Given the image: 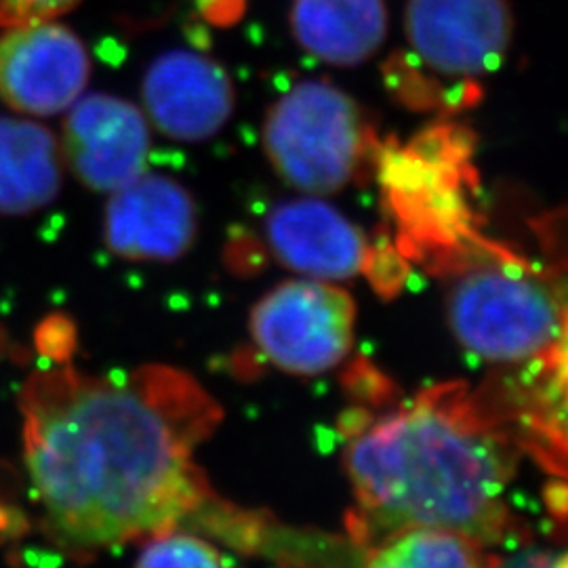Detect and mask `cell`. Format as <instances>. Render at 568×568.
Segmentation results:
<instances>
[{
  "mask_svg": "<svg viewBox=\"0 0 568 568\" xmlns=\"http://www.w3.org/2000/svg\"><path fill=\"white\" fill-rule=\"evenodd\" d=\"M265 154L284 182L307 194H333L358 173L373 133L361 105L335 84H293L265 116Z\"/></svg>",
  "mask_w": 568,
  "mask_h": 568,
  "instance_id": "obj_4",
  "label": "cell"
},
{
  "mask_svg": "<svg viewBox=\"0 0 568 568\" xmlns=\"http://www.w3.org/2000/svg\"><path fill=\"white\" fill-rule=\"evenodd\" d=\"M265 239L281 264L316 281H345L366 265L365 234L344 215L314 199L272 209Z\"/></svg>",
  "mask_w": 568,
  "mask_h": 568,
  "instance_id": "obj_12",
  "label": "cell"
},
{
  "mask_svg": "<svg viewBox=\"0 0 568 568\" xmlns=\"http://www.w3.org/2000/svg\"><path fill=\"white\" fill-rule=\"evenodd\" d=\"M79 0H0V28L55 20Z\"/></svg>",
  "mask_w": 568,
  "mask_h": 568,
  "instance_id": "obj_17",
  "label": "cell"
},
{
  "mask_svg": "<svg viewBox=\"0 0 568 568\" xmlns=\"http://www.w3.org/2000/svg\"><path fill=\"white\" fill-rule=\"evenodd\" d=\"M20 413L44 527L70 548L145 541L213 497L194 453L224 413L182 368L37 371L21 387Z\"/></svg>",
  "mask_w": 568,
  "mask_h": 568,
  "instance_id": "obj_1",
  "label": "cell"
},
{
  "mask_svg": "<svg viewBox=\"0 0 568 568\" xmlns=\"http://www.w3.org/2000/svg\"><path fill=\"white\" fill-rule=\"evenodd\" d=\"M224 554L201 537L171 528L143 541L138 567H222Z\"/></svg>",
  "mask_w": 568,
  "mask_h": 568,
  "instance_id": "obj_16",
  "label": "cell"
},
{
  "mask_svg": "<svg viewBox=\"0 0 568 568\" xmlns=\"http://www.w3.org/2000/svg\"><path fill=\"white\" fill-rule=\"evenodd\" d=\"M447 310L459 344L497 365L546 356L568 333V304L558 284L495 248L474 251L455 272Z\"/></svg>",
  "mask_w": 568,
  "mask_h": 568,
  "instance_id": "obj_3",
  "label": "cell"
},
{
  "mask_svg": "<svg viewBox=\"0 0 568 568\" xmlns=\"http://www.w3.org/2000/svg\"><path fill=\"white\" fill-rule=\"evenodd\" d=\"M352 297L321 281H291L251 312V333L265 358L283 371L318 375L344 363L354 344Z\"/></svg>",
  "mask_w": 568,
  "mask_h": 568,
  "instance_id": "obj_6",
  "label": "cell"
},
{
  "mask_svg": "<svg viewBox=\"0 0 568 568\" xmlns=\"http://www.w3.org/2000/svg\"><path fill=\"white\" fill-rule=\"evenodd\" d=\"M89 74L81 39L51 20L0 37V98L18 112L60 114L81 98Z\"/></svg>",
  "mask_w": 568,
  "mask_h": 568,
  "instance_id": "obj_8",
  "label": "cell"
},
{
  "mask_svg": "<svg viewBox=\"0 0 568 568\" xmlns=\"http://www.w3.org/2000/svg\"><path fill=\"white\" fill-rule=\"evenodd\" d=\"M143 105L159 131L180 142H203L234 112L224 68L192 51H169L143 77Z\"/></svg>",
  "mask_w": 568,
  "mask_h": 568,
  "instance_id": "obj_11",
  "label": "cell"
},
{
  "mask_svg": "<svg viewBox=\"0 0 568 568\" xmlns=\"http://www.w3.org/2000/svg\"><path fill=\"white\" fill-rule=\"evenodd\" d=\"M61 156L49 129L0 119V213L28 215L60 194Z\"/></svg>",
  "mask_w": 568,
  "mask_h": 568,
  "instance_id": "obj_14",
  "label": "cell"
},
{
  "mask_svg": "<svg viewBox=\"0 0 568 568\" xmlns=\"http://www.w3.org/2000/svg\"><path fill=\"white\" fill-rule=\"evenodd\" d=\"M345 466L366 520L386 535L445 528L488 544L508 527V448L436 403L365 429L347 448Z\"/></svg>",
  "mask_w": 568,
  "mask_h": 568,
  "instance_id": "obj_2",
  "label": "cell"
},
{
  "mask_svg": "<svg viewBox=\"0 0 568 568\" xmlns=\"http://www.w3.org/2000/svg\"><path fill=\"white\" fill-rule=\"evenodd\" d=\"M199 217L190 192L163 175H145L112 192L105 206V244L133 262L171 264L196 239Z\"/></svg>",
  "mask_w": 568,
  "mask_h": 568,
  "instance_id": "obj_10",
  "label": "cell"
},
{
  "mask_svg": "<svg viewBox=\"0 0 568 568\" xmlns=\"http://www.w3.org/2000/svg\"><path fill=\"white\" fill-rule=\"evenodd\" d=\"M483 562L478 541L429 527L392 530L366 558L371 567H478Z\"/></svg>",
  "mask_w": 568,
  "mask_h": 568,
  "instance_id": "obj_15",
  "label": "cell"
},
{
  "mask_svg": "<svg viewBox=\"0 0 568 568\" xmlns=\"http://www.w3.org/2000/svg\"><path fill=\"white\" fill-rule=\"evenodd\" d=\"M471 135L436 124L382 154V182L406 234L422 244H457L467 234L466 182Z\"/></svg>",
  "mask_w": 568,
  "mask_h": 568,
  "instance_id": "obj_5",
  "label": "cell"
},
{
  "mask_svg": "<svg viewBox=\"0 0 568 568\" xmlns=\"http://www.w3.org/2000/svg\"><path fill=\"white\" fill-rule=\"evenodd\" d=\"M291 28L314 58L356 65L386 41V0H295Z\"/></svg>",
  "mask_w": 568,
  "mask_h": 568,
  "instance_id": "obj_13",
  "label": "cell"
},
{
  "mask_svg": "<svg viewBox=\"0 0 568 568\" xmlns=\"http://www.w3.org/2000/svg\"><path fill=\"white\" fill-rule=\"evenodd\" d=\"M148 150V122L133 103L93 93L70 105L63 122V159L87 187L112 194L138 180Z\"/></svg>",
  "mask_w": 568,
  "mask_h": 568,
  "instance_id": "obj_9",
  "label": "cell"
},
{
  "mask_svg": "<svg viewBox=\"0 0 568 568\" xmlns=\"http://www.w3.org/2000/svg\"><path fill=\"white\" fill-rule=\"evenodd\" d=\"M246 0H199V9L213 26H232L243 18Z\"/></svg>",
  "mask_w": 568,
  "mask_h": 568,
  "instance_id": "obj_18",
  "label": "cell"
},
{
  "mask_svg": "<svg viewBox=\"0 0 568 568\" xmlns=\"http://www.w3.org/2000/svg\"><path fill=\"white\" fill-rule=\"evenodd\" d=\"M405 23L415 55L448 77L497 70L514 34L506 0H408Z\"/></svg>",
  "mask_w": 568,
  "mask_h": 568,
  "instance_id": "obj_7",
  "label": "cell"
}]
</instances>
